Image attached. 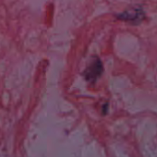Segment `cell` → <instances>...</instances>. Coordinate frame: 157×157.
Wrapping results in <instances>:
<instances>
[{
	"mask_svg": "<svg viewBox=\"0 0 157 157\" xmlns=\"http://www.w3.org/2000/svg\"><path fill=\"white\" fill-rule=\"evenodd\" d=\"M144 16L143 10L140 8H134V9H130L129 10H127L119 15H117V17L123 21H131L134 23H139L140 21H142Z\"/></svg>",
	"mask_w": 157,
	"mask_h": 157,
	"instance_id": "cell-2",
	"label": "cell"
},
{
	"mask_svg": "<svg viewBox=\"0 0 157 157\" xmlns=\"http://www.w3.org/2000/svg\"><path fill=\"white\" fill-rule=\"evenodd\" d=\"M103 72V65L100 59H94L87 67L85 71V78L88 82H94L101 76Z\"/></svg>",
	"mask_w": 157,
	"mask_h": 157,
	"instance_id": "cell-1",
	"label": "cell"
}]
</instances>
